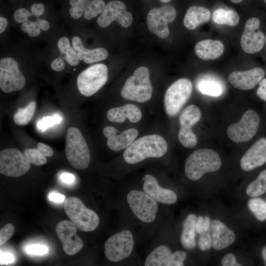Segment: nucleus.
Returning a JSON list of instances; mask_svg holds the SVG:
<instances>
[{"label": "nucleus", "mask_w": 266, "mask_h": 266, "mask_svg": "<svg viewBox=\"0 0 266 266\" xmlns=\"http://www.w3.org/2000/svg\"><path fill=\"white\" fill-rule=\"evenodd\" d=\"M167 150V144L161 135L152 134L134 140L125 150L124 161L135 164L149 158H160Z\"/></svg>", "instance_id": "f257e3e1"}, {"label": "nucleus", "mask_w": 266, "mask_h": 266, "mask_svg": "<svg viewBox=\"0 0 266 266\" xmlns=\"http://www.w3.org/2000/svg\"><path fill=\"white\" fill-rule=\"evenodd\" d=\"M221 166V158L215 151L207 148L199 149L186 159L185 173L188 179L196 181L207 172L217 171Z\"/></svg>", "instance_id": "f03ea898"}, {"label": "nucleus", "mask_w": 266, "mask_h": 266, "mask_svg": "<svg viewBox=\"0 0 266 266\" xmlns=\"http://www.w3.org/2000/svg\"><path fill=\"white\" fill-rule=\"evenodd\" d=\"M149 75L147 67L137 68L126 81L121 91L122 97L126 100L141 103L149 100L153 93Z\"/></svg>", "instance_id": "7ed1b4c3"}, {"label": "nucleus", "mask_w": 266, "mask_h": 266, "mask_svg": "<svg viewBox=\"0 0 266 266\" xmlns=\"http://www.w3.org/2000/svg\"><path fill=\"white\" fill-rule=\"evenodd\" d=\"M65 151L67 160L72 167L82 170L88 166L90 151L84 136L77 128L70 127L67 129Z\"/></svg>", "instance_id": "20e7f679"}, {"label": "nucleus", "mask_w": 266, "mask_h": 266, "mask_svg": "<svg viewBox=\"0 0 266 266\" xmlns=\"http://www.w3.org/2000/svg\"><path fill=\"white\" fill-rule=\"evenodd\" d=\"M64 208L66 215L80 230L93 232L98 227L100 219L97 214L87 208L77 197H70L66 199Z\"/></svg>", "instance_id": "39448f33"}, {"label": "nucleus", "mask_w": 266, "mask_h": 266, "mask_svg": "<svg viewBox=\"0 0 266 266\" xmlns=\"http://www.w3.org/2000/svg\"><path fill=\"white\" fill-rule=\"evenodd\" d=\"M192 91V83L188 78L179 79L171 84L164 97L166 114L169 117L176 116L190 98Z\"/></svg>", "instance_id": "423d86ee"}, {"label": "nucleus", "mask_w": 266, "mask_h": 266, "mask_svg": "<svg viewBox=\"0 0 266 266\" xmlns=\"http://www.w3.org/2000/svg\"><path fill=\"white\" fill-rule=\"evenodd\" d=\"M108 68L103 64L91 66L82 71L77 78V86L83 96L90 97L97 93L106 83Z\"/></svg>", "instance_id": "0eeeda50"}, {"label": "nucleus", "mask_w": 266, "mask_h": 266, "mask_svg": "<svg viewBox=\"0 0 266 266\" xmlns=\"http://www.w3.org/2000/svg\"><path fill=\"white\" fill-rule=\"evenodd\" d=\"M127 200L133 213L142 222L151 223L156 219L158 202L145 192L131 190L127 196Z\"/></svg>", "instance_id": "6e6552de"}, {"label": "nucleus", "mask_w": 266, "mask_h": 266, "mask_svg": "<svg viewBox=\"0 0 266 266\" xmlns=\"http://www.w3.org/2000/svg\"><path fill=\"white\" fill-rule=\"evenodd\" d=\"M133 247L132 233L130 231L123 230L107 239L104 244V253L109 261L117 262L129 257Z\"/></svg>", "instance_id": "1a4fd4ad"}, {"label": "nucleus", "mask_w": 266, "mask_h": 266, "mask_svg": "<svg viewBox=\"0 0 266 266\" xmlns=\"http://www.w3.org/2000/svg\"><path fill=\"white\" fill-rule=\"evenodd\" d=\"M260 122L258 114L253 110H248L243 114L238 123L232 124L228 127V135L236 143L248 142L257 133Z\"/></svg>", "instance_id": "9d476101"}, {"label": "nucleus", "mask_w": 266, "mask_h": 266, "mask_svg": "<svg viewBox=\"0 0 266 266\" xmlns=\"http://www.w3.org/2000/svg\"><path fill=\"white\" fill-rule=\"evenodd\" d=\"M26 79L20 71L18 64L10 57L0 60V88L4 93H9L23 89Z\"/></svg>", "instance_id": "9b49d317"}, {"label": "nucleus", "mask_w": 266, "mask_h": 266, "mask_svg": "<svg viewBox=\"0 0 266 266\" xmlns=\"http://www.w3.org/2000/svg\"><path fill=\"white\" fill-rule=\"evenodd\" d=\"M176 12L173 6L165 5L150 10L147 15L146 22L149 31L159 38L165 39L169 34L168 24L174 21Z\"/></svg>", "instance_id": "f8f14e48"}, {"label": "nucleus", "mask_w": 266, "mask_h": 266, "mask_svg": "<svg viewBox=\"0 0 266 266\" xmlns=\"http://www.w3.org/2000/svg\"><path fill=\"white\" fill-rule=\"evenodd\" d=\"M201 118V112L199 108L194 104L186 107L180 113L179 117L180 129L178 137L180 143L185 147L191 148L197 144V138L192 131V127Z\"/></svg>", "instance_id": "ddd939ff"}, {"label": "nucleus", "mask_w": 266, "mask_h": 266, "mask_svg": "<svg viewBox=\"0 0 266 266\" xmlns=\"http://www.w3.org/2000/svg\"><path fill=\"white\" fill-rule=\"evenodd\" d=\"M31 163L24 154L15 148H7L0 152V173L9 177H19L27 172Z\"/></svg>", "instance_id": "4468645a"}, {"label": "nucleus", "mask_w": 266, "mask_h": 266, "mask_svg": "<svg viewBox=\"0 0 266 266\" xmlns=\"http://www.w3.org/2000/svg\"><path fill=\"white\" fill-rule=\"evenodd\" d=\"M133 20V15L127 10L125 3L114 0L105 5L102 12L97 19V23L100 27L104 28L116 21L122 27L127 28L132 25Z\"/></svg>", "instance_id": "2eb2a0df"}, {"label": "nucleus", "mask_w": 266, "mask_h": 266, "mask_svg": "<svg viewBox=\"0 0 266 266\" xmlns=\"http://www.w3.org/2000/svg\"><path fill=\"white\" fill-rule=\"evenodd\" d=\"M260 27V21L256 17L251 18L246 22L240 39L241 47L246 53L253 54L263 49L265 36Z\"/></svg>", "instance_id": "dca6fc26"}, {"label": "nucleus", "mask_w": 266, "mask_h": 266, "mask_svg": "<svg viewBox=\"0 0 266 266\" xmlns=\"http://www.w3.org/2000/svg\"><path fill=\"white\" fill-rule=\"evenodd\" d=\"M56 231L66 254L73 255L82 249L83 242L77 235V227L73 222L68 220L60 222L56 226Z\"/></svg>", "instance_id": "f3484780"}, {"label": "nucleus", "mask_w": 266, "mask_h": 266, "mask_svg": "<svg viewBox=\"0 0 266 266\" xmlns=\"http://www.w3.org/2000/svg\"><path fill=\"white\" fill-rule=\"evenodd\" d=\"M112 126H106L102 133L107 138V145L111 150L118 152L126 149L136 138L138 134V131L134 128L127 129L121 133Z\"/></svg>", "instance_id": "a211bd4d"}, {"label": "nucleus", "mask_w": 266, "mask_h": 266, "mask_svg": "<svg viewBox=\"0 0 266 266\" xmlns=\"http://www.w3.org/2000/svg\"><path fill=\"white\" fill-rule=\"evenodd\" d=\"M265 75V70L256 67L245 71H235L228 77L229 82L235 88L249 90L253 89Z\"/></svg>", "instance_id": "6ab92c4d"}, {"label": "nucleus", "mask_w": 266, "mask_h": 266, "mask_svg": "<svg viewBox=\"0 0 266 266\" xmlns=\"http://www.w3.org/2000/svg\"><path fill=\"white\" fill-rule=\"evenodd\" d=\"M69 12L72 18L79 19L84 12V17L90 20L101 14L105 6L103 0H69Z\"/></svg>", "instance_id": "aec40b11"}, {"label": "nucleus", "mask_w": 266, "mask_h": 266, "mask_svg": "<svg viewBox=\"0 0 266 266\" xmlns=\"http://www.w3.org/2000/svg\"><path fill=\"white\" fill-rule=\"evenodd\" d=\"M266 163V138L262 137L255 142L240 160L242 169L252 170Z\"/></svg>", "instance_id": "412c9836"}, {"label": "nucleus", "mask_w": 266, "mask_h": 266, "mask_svg": "<svg viewBox=\"0 0 266 266\" xmlns=\"http://www.w3.org/2000/svg\"><path fill=\"white\" fill-rule=\"evenodd\" d=\"M143 179L144 192L157 202L172 204L177 201V197L176 193L171 190L160 186L157 179L153 175L146 174Z\"/></svg>", "instance_id": "4be33fe9"}, {"label": "nucleus", "mask_w": 266, "mask_h": 266, "mask_svg": "<svg viewBox=\"0 0 266 266\" xmlns=\"http://www.w3.org/2000/svg\"><path fill=\"white\" fill-rule=\"evenodd\" d=\"M210 228L212 246L215 250L224 249L234 242L235 239L234 233L220 221H211Z\"/></svg>", "instance_id": "5701e85b"}, {"label": "nucleus", "mask_w": 266, "mask_h": 266, "mask_svg": "<svg viewBox=\"0 0 266 266\" xmlns=\"http://www.w3.org/2000/svg\"><path fill=\"white\" fill-rule=\"evenodd\" d=\"M141 117L140 109L132 104H126L111 108L107 113L108 120L114 123H123L127 118L132 123H137L141 120Z\"/></svg>", "instance_id": "b1692460"}, {"label": "nucleus", "mask_w": 266, "mask_h": 266, "mask_svg": "<svg viewBox=\"0 0 266 266\" xmlns=\"http://www.w3.org/2000/svg\"><path fill=\"white\" fill-rule=\"evenodd\" d=\"M71 42L72 47L77 52L79 60H83L86 64H89L104 60L108 56L107 51L103 48L91 49L86 48L78 36L73 37Z\"/></svg>", "instance_id": "393cba45"}, {"label": "nucleus", "mask_w": 266, "mask_h": 266, "mask_svg": "<svg viewBox=\"0 0 266 266\" xmlns=\"http://www.w3.org/2000/svg\"><path fill=\"white\" fill-rule=\"evenodd\" d=\"M224 46L218 40L206 39L199 41L195 47L197 56L203 60H214L223 53Z\"/></svg>", "instance_id": "a878e982"}, {"label": "nucleus", "mask_w": 266, "mask_h": 266, "mask_svg": "<svg viewBox=\"0 0 266 266\" xmlns=\"http://www.w3.org/2000/svg\"><path fill=\"white\" fill-rule=\"evenodd\" d=\"M209 10L205 7L192 6L187 10L183 20L184 26L193 30L201 24L208 22L210 18Z\"/></svg>", "instance_id": "bb28decb"}, {"label": "nucleus", "mask_w": 266, "mask_h": 266, "mask_svg": "<svg viewBox=\"0 0 266 266\" xmlns=\"http://www.w3.org/2000/svg\"><path fill=\"white\" fill-rule=\"evenodd\" d=\"M197 216L195 214H189L183 223V230L180 236V242L186 249H194L196 242V224Z\"/></svg>", "instance_id": "cd10ccee"}, {"label": "nucleus", "mask_w": 266, "mask_h": 266, "mask_svg": "<svg viewBox=\"0 0 266 266\" xmlns=\"http://www.w3.org/2000/svg\"><path fill=\"white\" fill-rule=\"evenodd\" d=\"M170 249L162 245L155 248L147 257L145 266H167L171 255Z\"/></svg>", "instance_id": "c85d7f7f"}, {"label": "nucleus", "mask_w": 266, "mask_h": 266, "mask_svg": "<svg viewBox=\"0 0 266 266\" xmlns=\"http://www.w3.org/2000/svg\"><path fill=\"white\" fill-rule=\"evenodd\" d=\"M212 20L217 24L233 27L238 23L239 17L237 13L233 10L219 8L213 12Z\"/></svg>", "instance_id": "c756f323"}, {"label": "nucleus", "mask_w": 266, "mask_h": 266, "mask_svg": "<svg viewBox=\"0 0 266 266\" xmlns=\"http://www.w3.org/2000/svg\"><path fill=\"white\" fill-rule=\"evenodd\" d=\"M57 45L62 57L69 65L75 66L78 64L79 60L77 52L70 45L68 38L61 37L58 41Z\"/></svg>", "instance_id": "7c9ffc66"}, {"label": "nucleus", "mask_w": 266, "mask_h": 266, "mask_svg": "<svg viewBox=\"0 0 266 266\" xmlns=\"http://www.w3.org/2000/svg\"><path fill=\"white\" fill-rule=\"evenodd\" d=\"M246 192L251 197H257L266 192V169L248 185Z\"/></svg>", "instance_id": "2f4dec72"}, {"label": "nucleus", "mask_w": 266, "mask_h": 266, "mask_svg": "<svg viewBox=\"0 0 266 266\" xmlns=\"http://www.w3.org/2000/svg\"><path fill=\"white\" fill-rule=\"evenodd\" d=\"M24 155L31 164L35 166H40L47 163V154L39 143L36 148L26 149Z\"/></svg>", "instance_id": "473e14b6"}, {"label": "nucleus", "mask_w": 266, "mask_h": 266, "mask_svg": "<svg viewBox=\"0 0 266 266\" xmlns=\"http://www.w3.org/2000/svg\"><path fill=\"white\" fill-rule=\"evenodd\" d=\"M35 101H31L24 108H19L13 116V120L18 125H25L32 119L35 109Z\"/></svg>", "instance_id": "72a5a7b5"}, {"label": "nucleus", "mask_w": 266, "mask_h": 266, "mask_svg": "<svg viewBox=\"0 0 266 266\" xmlns=\"http://www.w3.org/2000/svg\"><path fill=\"white\" fill-rule=\"evenodd\" d=\"M248 206L258 220H266V201L263 199L256 197L250 199L248 201Z\"/></svg>", "instance_id": "f704fd0d"}, {"label": "nucleus", "mask_w": 266, "mask_h": 266, "mask_svg": "<svg viewBox=\"0 0 266 266\" xmlns=\"http://www.w3.org/2000/svg\"><path fill=\"white\" fill-rule=\"evenodd\" d=\"M198 88L200 91L203 94L211 96H218L222 93L221 86L214 81H202L200 82Z\"/></svg>", "instance_id": "c9c22d12"}, {"label": "nucleus", "mask_w": 266, "mask_h": 266, "mask_svg": "<svg viewBox=\"0 0 266 266\" xmlns=\"http://www.w3.org/2000/svg\"><path fill=\"white\" fill-rule=\"evenodd\" d=\"M62 118L59 115L55 114L52 116L44 117L37 123V129L44 132L48 128L61 122Z\"/></svg>", "instance_id": "e433bc0d"}, {"label": "nucleus", "mask_w": 266, "mask_h": 266, "mask_svg": "<svg viewBox=\"0 0 266 266\" xmlns=\"http://www.w3.org/2000/svg\"><path fill=\"white\" fill-rule=\"evenodd\" d=\"M21 28L23 32L28 33L31 37L37 36L40 33L41 29L35 21L33 22L28 20L23 23Z\"/></svg>", "instance_id": "4c0bfd02"}, {"label": "nucleus", "mask_w": 266, "mask_h": 266, "mask_svg": "<svg viewBox=\"0 0 266 266\" xmlns=\"http://www.w3.org/2000/svg\"><path fill=\"white\" fill-rule=\"evenodd\" d=\"M211 221L208 216L204 217L200 216L197 219L196 224V232L200 235L211 230Z\"/></svg>", "instance_id": "58836bf2"}, {"label": "nucleus", "mask_w": 266, "mask_h": 266, "mask_svg": "<svg viewBox=\"0 0 266 266\" xmlns=\"http://www.w3.org/2000/svg\"><path fill=\"white\" fill-rule=\"evenodd\" d=\"M198 245L201 251H206L212 246V239L211 230L200 235L198 240Z\"/></svg>", "instance_id": "ea45409f"}, {"label": "nucleus", "mask_w": 266, "mask_h": 266, "mask_svg": "<svg viewBox=\"0 0 266 266\" xmlns=\"http://www.w3.org/2000/svg\"><path fill=\"white\" fill-rule=\"evenodd\" d=\"M187 253L183 251H177L172 253L167 266H183L187 258Z\"/></svg>", "instance_id": "a19ab883"}, {"label": "nucleus", "mask_w": 266, "mask_h": 266, "mask_svg": "<svg viewBox=\"0 0 266 266\" xmlns=\"http://www.w3.org/2000/svg\"><path fill=\"white\" fill-rule=\"evenodd\" d=\"M14 227L11 224H6L0 230V245L8 241L13 235Z\"/></svg>", "instance_id": "79ce46f5"}, {"label": "nucleus", "mask_w": 266, "mask_h": 266, "mask_svg": "<svg viewBox=\"0 0 266 266\" xmlns=\"http://www.w3.org/2000/svg\"><path fill=\"white\" fill-rule=\"evenodd\" d=\"M26 251L27 253L34 255H43L48 251V247L44 245L31 244L26 247Z\"/></svg>", "instance_id": "37998d69"}, {"label": "nucleus", "mask_w": 266, "mask_h": 266, "mask_svg": "<svg viewBox=\"0 0 266 266\" xmlns=\"http://www.w3.org/2000/svg\"><path fill=\"white\" fill-rule=\"evenodd\" d=\"M33 16L31 12L24 8L17 9L14 13V20L19 23H23L28 20L29 17Z\"/></svg>", "instance_id": "c03bdc74"}, {"label": "nucleus", "mask_w": 266, "mask_h": 266, "mask_svg": "<svg viewBox=\"0 0 266 266\" xmlns=\"http://www.w3.org/2000/svg\"><path fill=\"white\" fill-rule=\"evenodd\" d=\"M61 182L66 186H72L75 181V176L74 174L67 172H61L59 176Z\"/></svg>", "instance_id": "a18cd8bd"}, {"label": "nucleus", "mask_w": 266, "mask_h": 266, "mask_svg": "<svg viewBox=\"0 0 266 266\" xmlns=\"http://www.w3.org/2000/svg\"><path fill=\"white\" fill-rule=\"evenodd\" d=\"M223 266H241V265L237 263L235 256L232 253L226 254L221 261Z\"/></svg>", "instance_id": "49530a36"}, {"label": "nucleus", "mask_w": 266, "mask_h": 266, "mask_svg": "<svg viewBox=\"0 0 266 266\" xmlns=\"http://www.w3.org/2000/svg\"><path fill=\"white\" fill-rule=\"evenodd\" d=\"M256 94L259 98L266 101V78H263L259 83Z\"/></svg>", "instance_id": "de8ad7c7"}, {"label": "nucleus", "mask_w": 266, "mask_h": 266, "mask_svg": "<svg viewBox=\"0 0 266 266\" xmlns=\"http://www.w3.org/2000/svg\"><path fill=\"white\" fill-rule=\"evenodd\" d=\"M44 5L42 3H34L31 7V12L33 16L38 18L42 15L44 11Z\"/></svg>", "instance_id": "09e8293b"}, {"label": "nucleus", "mask_w": 266, "mask_h": 266, "mask_svg": "<svg viewBox=\"0 0 266 266\" xmlns=\"http://www.w3.org/2000/svg\"><path fill=\"white\" fill-rule=\"evenodd\" d=\"M50 66L53 70L61 71L65 68V63L63 58L58 57L52 62Z\"/></svg>", "instance_id": "8fccbe9b"}, {"label": "nucleus", "mask_w": 266, "mask_h": 266, "mask_svg": "<svg viewBox=\"0 0 266 266\" xmlns=\"http://www.w3.org/2000/svg\"><path fill=\"white\" fill-rule=\"evenodd\" d=\"M48 199L52 202L61 203L65 200V197L60 193L53 192L48 195Z\"/></svg>", "instance_id": "3c124183"}, {"label": "nucleus", "mask_w": 266, "mask_h": 266, "mask_svg": "<svg viewBox=\"0 0 266 266\" xmlns=\"http://www.w3.org/2000/svg\"><path fill=\"white\" fill-rule=\"evenodd\" d=\"M14 261V256L9 253H0V265L12 263Z\"/></svg>", "instance_id": "603ef678"}, {"label": "nucleus", "mask_w": 266, "mask_h": 266, "mask_svg": "<svg viewBox=\"0 0 266 266\" xmlns=\"http://www.w3.org/2000/svg\"><path fill=\"white\" fill-rule=\"evenodd\" d=\"M35 22L41 30L45 31L49 29L50 24L47 21L37 18Z\"/></svg>", "instance_id": "864d4df0"}, {"label": "nucleus", "mask_w": 266, "mask_h": 266, "mask_svg": "<svg viewBox=\"0 0 266 266\" xmlns=\"http://www.w3.org/2000/svg\"><path fill=\"white\" fill-rule=\"evenodd\" d=\"M7 21L6 18L0 17V33H1L3 32L7 26Z\"/></svg>", "instance_id": "5fc2aeb1"}, {"label": "nucleus", "mask_w": 266, "mask_h": 266, "mask_svg": "<svg viewBox=\"0 0 266 266\" xmlns=\"http://www.w3.org/2000/svg\"><path fill=\"white\" fill-rule=\"evenodd\" d=\"M262 255L265 264L266 266V245L262 250Z\"/></svg>", "instance_id": "6e6d98bb"}, {"label": "nucleus", "mask_w": 266, "mask_h": 266, "mask_svg": "<svg viewBox=\"0 0 266 266\" xmlns=\"http://www.w3.org/2000/svg\"><path fill=\"white\" fill-rule=\"evenodd\" d=\"M233 3H238L241 2L243 0H230Z\"/></svg>", "instance_id": "4d7b16f0"}, {"label": "nucleus", "mask_w": 266, "mask_h": 266, "mask_svg": "<svg viewBox=\"0 0 266 266\" xmlns=\"http://www.w3.org/2000/svg\"><path fill=\"white\" fill-rule=\"evenodd\" d=\"M160 1L162 2H165V3H166V2H169L170 1H171V0H159Z\"/></svg>", "instance_id": "13d9d810"}, {"label": "nucleus", "mask_w": 266, "mask_h": 266, "mask_svg": "<svg viewBox=\"0 0 266 266\" xmlns=\"http://www.w3.org/2000/svg\"><path fill=\"white\" fill-rule=\"evenodd\" d=\"M265 0V2L266 4V0Z\"/></svg>", "instance_id": "bf43d9fd"}]
</instances>
